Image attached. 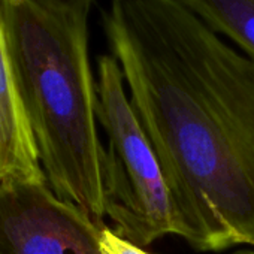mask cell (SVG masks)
<instances>
[{
  "label": "cell",
  "mask_w": 254,
  "mask_h": 254,
  "mask_svg": "<svg viewBox=\"0 0 254 254\" xmlns=\"http://www.w3.org/2000/svg\"><path fill=\"white\" fill-rule=\"evenodd\" d=\"M102 29L197 251L254 248V60L181 0H106Z\"/></svg>",
  "instance_id": "1"
},
{
  "label": "cell",
  "mask_w": 254,
  "mask_h": 254,
  "mask_svg": "<svg viewBox=\"0 0 254 254\" xmlns=\"http://www.w3.org/2000/svg\"><path fill=\"white\" fill-rule=\"evenodd\" d=\"M15 88L51 189L103 223V145L88 20L0 0Z\"/></svg>",
  "instance_id": "2"
},
{
  "label": "cell",
  "mask_w": 254,
  "mask_h": 254,
  "mask_svg": "<svg viewBox=\"0 0 254 254\" xmlns=\"http://www.w3.org/2000/svg\"><path fill=\"white\" fill-rule=\"evenodd\" d=\"M97 121L106 136L102 153L105 217L112 229L141 247L184 229L159 156L111 54L97 62Z\"/></svg>",
  "instance_id": "3"
},
{
  "label": "cell",
  "mask_w": 254,
  "mask_h": 254,
  "mask_svg": "<svg viewBox=\"0 0 254 254\" xmlns=\"http://www.w3.org/2000/svg\"><path fill=\"white\" fill-rule=\"evenodd\" d=\"M103 226L47 180L0 181V254H105Z\"/></svg>",
  "instance_id": "4"
},
{
  "label": "cell",
  "mask_w": 254,
  "mask_h": 254,
  "mask_svg": "<svg viewBox=\"0 0 254 254\" xmlns=\"http://www.w3.org/2000/svg\"><path fill=\"white\" fill-rule=\"evenodd\" d=\"M47 180L11 67L0 12V181Z\"/></svg>",
  "instance_id": "5"
},
{
  "label": "cell",
  "mask_w": 254,
  "mask_h": 254,
  "mask_svg": "<svg viewBox=\"0 0 254 254\" xmlns=\"http://www.w3.org/2000/svg\"><path fill=\"white\" fill-rule=\"evenodd\" d=\"M208 27L254 60V0H181Z\"/></svg>",
  "instance_id": "6"
},
{
  "label": "cell",
  "mask_w": 254,
  "mask_h": 254,
  "mask_svg": "<svg viewBox=\"0 0 254 254\" xmlns=\"http://www.w3.org/2000/svg\"><path fill=\"white\" fill-rule=\"evenodd\" d=\"M32 2L57 15L88 20L96 0H32Z\"/></svg>",
  "instance_id": "7"
},
{
  "label": "cell",
  "mask_w": 254,
  "mask_h": 254,
  "mask_svg": "<svg viewBox=\"0 0 254 254\" xmlns=\"http://www.w3.org/2000/svg\"><path fill=\"white\" fill-rule=\"evenodd\" d=\"M100 247L105 254H153L141 245L120 236L112 227L103 226L100 230Z\"/></svg>",
  "instance_id": "8"
},
{
  "label": "cell",
  "mask_w": 254,
  "mask_h": 254,
  "mask_svg": "<svg viewBox=\"0 0 254 254\" xmlns=\"http://www.w3.org/2000/svg\"><path fill=\"white\" fill-rule=\"evenodd\" d=\"M233 254H254V250H242V251H238Z\"/></svg>",
  "instance_id": "9"
}]
</instances>
